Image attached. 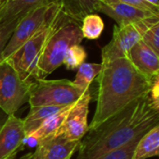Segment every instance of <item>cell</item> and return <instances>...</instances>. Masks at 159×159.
I'll return each instance as SVG.
<instances>
[{"mask_svg":"<svg viewBox=\"0 0 159 159\" xmlns=\"http://www.w3.org/2000/svg\"><path fill=\"white\" fill-rule=\"evenodd\" d=\"M58 4L66 17L80 23L87 15L98 12L100 0H58Z\"/></svg>","mask_w":159,"mask_h":159,"instance_id":"16","label":"cell"},{"mask_svg":"<svg viewBox=\"0 0 159 159\" xmlns=\"http://www.w3.org/2000/svg\"><path fill=\"white\" fill-rule=\"evenodd\" d=\"M2 1H3V0H0V3H1V2H2Z\"/></svg>","mask_w":159,"mask_h":159,"instance_id":"30","label":"cell"},{"mask_svg":"<svg viewBox=\"0 0 159 159\" xmlns=\"http://www.w3.org/2000/svg\"><path fill=\"white\" fill-rule=\"evenodd\" d=\"M64 16L65 15L62 13L59 4H55L46 24L8 59H7L12 62L14 68L23 81L32 83L34 80L39 79L37 62L40 54L48 37Z\"/></svg>","mask_w":159,"mask_h":159,"instance_id":"3","label":"cell"},{"mask_svg":"<svg viewBox=\"0 0 159 159\" xmlns=\"http://www.w3.org/2000/svg\"><path fill=\"white\" fill-rule=\"evenodd\" d=\"M20 159H33V153H28Z\"/></svg>","mask_w":159,"mask_h":159,"instance_id":"29","label":"cell"},{"mask_svg":"<svg viewBox=\"0 0 159 159\" xmlns=\"http://www.w3.org/2000/svg\"><path fill=\"white\" fill-rule=\"evenodd\" d=\"M7 117V116L2 110H0V128H1V126L4 124V122L6 121Z\"/></svg>","mask_w":159,"mask_h":159,"instance_id":"27","label":"cell"},{"mask_svg":"<svg viewBox=\"0 0 159 159\" xmlns=\"http://www.w3.org/2000/svg\"><path fill=\"white\" fill-rule=\"evenodd\" d=\"M156 76L140 72L128 57L102 63V70L95 78L98 85L96 111L89 130L94 129L133 101L148 95Z\"/></svg>","mask_w":159,"mask_h":159,"instance_id":"2","label":"cell"},{"mask_svg":"<svg viewBox=\"0 0 159 159\" xmlns=\"http://www.w3.org/2000/svg\"><path fill=\"white\" fill-rule=\"evenodd\" d=\"M55 4L57 3L38 7L19 21L3 51V60L8 59L46 24Z\"/></svg>","mask_w":159,"mask_h":159,"instance_id":"8","label":"cell"},{"mask_svg":"<svg viewBox=\"0 0 159 159\" xmlns=\"http://www.w3.org/2000/svg\"><path fill=\"white\" fill-rule=\"evenodd\" d=\"M58 3V0H3L0 3V24L20 21L34 9Z\"/></svg>","mask_w":159,"mask_h":159,"instance_id":"13","label":"cell"},{"mask_svg":"<svg viewBox=\"0 0 159 159\" xmlns=\"http://www.w3.org/2000/svg\"><path fill=\"white\" fill-rule=\"evenodd\" d=\"M159 155V125L149 129L138 141L132 159H148Z\"/></svg>","mask_w":159,"mask_h":159,"instance_id":"17","label":"cell"},{"mask_svg":"<svg viewBox=\"0 0 159 159\" xmlns=\"http://www.w3.org/2000/svg\"><path fill=\"white\" fill-rule=\"evenodd\" d=\"M81 33L83 38H87L89 40L98 39L104 29V23L102 19L98 14H89L87 15L81 21Z\"/></svg>","mask_w":159,"mask_h":159,"instance_id":"20","label":"cell"},{"mask_svg":"<svg viewBox=\"0 0 159 159\" xmlns=\"http://www.w3.org/2000/svg\"><path fill=\"white\" fill-rule=\"evenodd\" d=\"M157 125L159 111L153 106L149 94L144 95L89 130L80 142L77 159H98L128 145Z\"/></svg>","mask_w":159,"mask_h":159,"instance_id":"1","label":"cell"},{"mask_svg":"<svg viewBox=\"0 0 159 159\" xmlns=\"http://www.w3.org/2000/svg\"><path fill=\"white\" fill-rule=\"evenodd\" d=\"M31 83L23 81L9 60L0 61V110L7 116L15 113L29 100Z\"/></svg>","mask_w":159,"mask_h":159,"instance_id":"6","label":"cell"},{"mask_svg":"<svg viewBox=\"0 0 159 159\" xmlns=\"http://www.w3.org/2000/svg\"><path fill=\"white\" fill-rule=\"evenodd\" d=\"M81 141H69L62 135L53 134L41 141L33 159H71L77 151Z\"/></svg>","mask_w":159,"mask_h":159,"instance_id":"11","label":"cell"},{"mask_svg":"<svg viewBox=\"0 0 159 159\" xmlns=\"http://www.w3.org/2000/svg\"><path fill=\"white\" fill-rule=\"evenodd\" d=\"M145 2H147L148 4L152 5L153 7H157V8H159V2L158 0H144Z\"/></svg>","mask_w":159,"mask_h":159,"instance_id":"28","label":"cell"},{"mask_svg":"<svg viewBox=\"0 0 159 159\" xmlns=\"http://www.w3.org/2000/svg\"><path fill=\"white\" fill-rule=\"evenodd\" d=\"M149 97L155 109L159 111V75L156 76L153 81V85L149 92Z\"/></svg>","mask_w":159,"mask_h":159,"instance_id":"26","label":"cell"},{"mask_svg":"<svg viewBox=\"0 0 159 159\" xmlns=\"http://www.w3.org/2000/svg\"><path fill=\"white\" fill-rule=\"evenodd\" d=\"M98 12H102L111 17L116 21L117 26H126L132 23H137L158 14L129 4L113 3L106 4L100 1Z\"/></svg>","mask_w":159,"mask_h":159,"instance_id":"12","label":"cell"},{"mask_svg":"<svg viewBox=\"0 0 159 159\" xmlns=\"http://www.w3.org/2000/svg\"><path fill=\"white\" fill-rule=\"evenodd\" d=\"M80 23L64 16L48 37L37 62L39 79L53 73L62 62L67 49L83 40Z\"/></svg>","mask_w":159,"mask_h":159,"instance_id":"4","label":"cell"},{"mask_svg":"<svg viewBox=\"0 0 159 159\" xmlns=\"http://www.w3.org/2000/svg\"><path fill=\"white\" fill-rule=\"evenodd\" d=\"M85 91L68 79H36L30 85L28 102L30 107L43 105L66 106L77 102Z\"/></svg>","mask_w":159,"mask_h":159,"instance_id":"5","label":"cell"},{"mask_svg":"<svg viewBox=\"0 0 159 159\" xmlns=\"http://www.w3.org/2000/svg\"><path fill=\"white\" fill-rule=\"evenodd\" d=\"M142 40L159 54V21L151 25L143 33Z\"/></svg>","mask_w":159,"mask_h":159,"instance_id":"23","label":"cell"},{"mask_svg":"<svg viewBox=\"0 0 159 159\" xmlns=\"http://www.w3.org/2000/svg\"><path fill=\"white\" fill-rule=\"evenodd\" d=\"M73 105H74V103L64 107L60 112L51 116L38 129H36L34 131H33L32 133L27 135L24 139V143H23L24 146L27 145L29 147H36L37 144L41 141L55 134L58 131V129H60V127L61 126V124L63 123L68 112L70 111V109Z\"/></svg>","mask_w":159,"mask_h":159,"instance_id":"15","label":"cell"},{"mask_svg":"<svg viewBox=\"0 0 159 159\" xmlns=\"http://www.w3.org/2000/svg\"><path fill=\"white\" fill-rule=\"evenodd\" d=\"M87 59V51L80 45H73L70 47L63 58L62 64L65 65L68 70H76L78 67L85 62Z\"/></svg>","mask_w":159,"mask_h":159,"instance_id":"21","label":"cell"},{"mask_svg":"<svg viewBox=\"0 0 159 159\" xmlns=\"http://www.w3.org/2000/svg\"><path fill=\"white\" fill-rule=\"evenodd\" d=\"M102 3H106V4H113V3H122V4H129V5H132V6H136L150 11H153L157 14L159 15V8H157L155 7H153L152 5L148 4L147 2H145L144 0H100Z\"/></svg>","mask_w":159,"mask_h":159,"instance_id":"25","label":"cell"},{"mask_svg":"<svg viewBox=\"0 0 159 159\" xmlns=\"http://www.w3.org/2000/svg\"><path fill=\"white\" fill-rule=\"evenodd\" d=\"M19 21H14L11 23L0 24V61L3 60V51L9 41L17 24Z\"/></svg>","mask_w":159,"mask_h":159,"instance_id":"24","label":"cell"},{"mask_svg":"<svg viewBox=\"0 0 159 159\" xmlns=\"http://www.w3.org/2000/svg\"><path fill=\"white\" fill-rule=\"evenodd\" d=\"M102 70V63H89L84 62L81 64L75 75L74 84L83 91L89 89L92 81L97 77Z\"/></svg>","mask_w":159,"mask_h":159,"instance_id":"19","label":"cell"},{"mask_svg":"<svg viewBox=\"0 0 159 159\" xmlns=\"http://www.w3.org/2000/svg\"><path fill=\"white\" fill-rule=\"evenodd\" d=\"M158 21L159 16H154L137 23L114 26L111 41L102 48V63L127 57L130 49L142 40L143 33Z\"/></svg>","mask_w":159,"mask_h":159,"instance_id":"7","label":"cell"},{"mask_svg":"<svg viewBox=\"0 0 159 159\" xmlns=\"http://www.w3.org/2000/svg\"><path fill=\"white\" fill-rule=\"evenodd\" d=\"M25 137L22 119L15 115L7 116L0 128V159H15L24 148Z\"/></svg>","mask_w":159,"mask_h":159,"instance_id":"10","label":"cell"},{"mask_svg":"<svg viewBox=\"0 0 159 159\" xmlns=\"http://www.w3.org/2000/svg\"><path fill=\"white\" fill-rule=\"evenodd\" d=\"M127 57L143 74L151 77L159 75V54L143 40L130 49Z\"/></svg>","mask_w":159,"mask_h":159,"instance_id":"14","label":"cell"},{"mask_svg":"<svg viewBox=\"0 0 159 159\" xmlns=\"http://www.w3.org/2000/svg\"><path fill=\"white\" fill-rule=\"evenodd\" d=\"M91 99L89 88L71 107L63 123L55 134L62 135L69 141H81L89 131L88 115Z\"/></svg>","mask_w":159,"mask_h":159,"instance_id":"9","label":"cell"},{"mask_svg":"<svg viewBox=\"0 0 159 159\" xmlns=\"http://www.w3.org/2000/svg\"><path fill=\"white\" fill-rule=\"evenodd\" d=\"M68 106V105H66ZM66 106L59 105H43V106H33L30 107V111L27 116L22 119L23 127L26 136L38 129L48 118L56 113L60 112Z\"/></svg>","mask_w":159,"mask_h":159,"instance_id":"18","label":"cell"},{"mask_svg":"<svg viewBox=\"0 0 159 159\" xmlns=\"http://www.w3.org/2000/svg\"><path fill=\"white\" fill-rule=\"evenodd\" d=\"M141 137L142 136L135 138L128 145H126L122 148L116 149V150L110 151L98 159H132V155H133L134 149H135L136 144H137V143Z\"/></svg>","mask_w":159,"mask_h":159,"instance_id":"22","label":"cell"}]
</instances>
